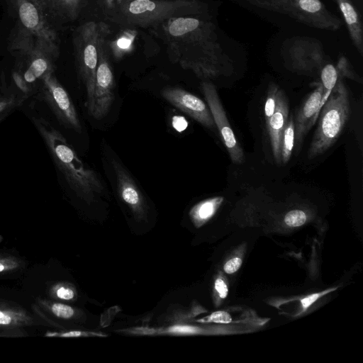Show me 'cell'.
<instances>
[{"mask_svg": "<svg viewBox=\"0 0 363 363\" xmlns=\"http://www.w3.org/2000/svg\"><path fill=\"white\" fill-rule=\"evenodd\" d=\"M169 60L199 78L220 74L224 53L214 25L195 16L169 18L160 24Z\"/></svg>", "mask_w": 363, "mask_h": 363, "instance_id": "1", "label": "cell"}, {"mask_svg": "<svg viewBox=\"0 0 363 363\" xmlns=\"http://www.w3.org/2000/svg\"><path fill=\"white\" fill-rule=\"evenodd\" d=\"M33 120L69 187L88 201L96 194L102 193L104 186L96 172L85 166L62 133L42 118H33Z\"/></svg>", "mask_w": 363, "mask_h": 363, "instance_id": "2", "label": "cell"}, {"mask_svg": "<svg viewBox=\"0 0 363 363\" xmlns=\"http://www.w3.org/2000/svg\"><path fill=\"white\" fill-rule=\"evenodd\" d=\"M206 5L198 0H133L113 6L110 18L117 23L143 28L155 26L175 17L202 14Z\"/></svg>", "mask_w": 363, "mask_h": 363, "instance_id": "3", "label": "cell"}, {"mask_svg": "<svg viewBox=\"0 0 363 363\" xmlns=\"http://www.w3.org/2000/svg\"><path fill=\"white\" fill-rule=\"evenodd\" d=\"M350 112L348 89L340 77L320 110L318 126L308 152L309 159L322 155L335 144L348 121Z\"/></svg>", "mask_w": 363, "mask_h": 363, "instance_id": "4", "label": "cell"}, {"mask_svg": "<svg viewBox=\"0 0 363 363\" xmlns=\"http://www.w3.org/2000/svg\"><path fill=\"white\" fill-rule=\"evenodd\" d=\"M110 33L108 26L104 22L88 21L79 26L74 33L76 67L79 78L86 91V106L91 115L96 72L101 48L106 45Z\"/></svg>", "mask_w": 363, "mask_h": 363, "instance_id": "5", "label": "cell"}, {"mask_svg": "<svg viewBox=\"0 0 363 363\" xmlns=\"http://www.w3.org/2000/svg\"><path fill=\"white\" fill-rule=\"evenodd\" d=\"M9 50L16 58L17 70L31 86L54 72V62L57 57L18 24L10 41Z\"/></svg>", "mask_w": 363, "mask_h": 363, "instance_id": "6", "label": "cell"}, {"mask_svg": "<svg viewBox=\"0 0 363 363\" xmlns=\"http://www.w3.org/2000/svg\"><path fill=\"white\" fill-rule=\"evenodd\" d=\"M254 6L286 14L308 26L331 31L339 30L342 21L321 0H242Z\"/></svg>", "mask_w": 363, "mask_h": 363, "instance_id": "7", "label": "cell"}, {"mask_svg": "<svg viewBox=\"0 0 363 363\" xmlns=\"http://www.w3.org/2000/svg\"><path fill=\"white\" fill-rule=\"evenodd\" d=\"M15 12L18 25L33 35L57 57L59 56V37L57 27L46 13L40 0H7Z\"/></svg>", "mask_w": 363, "mask_h": 363, "instance_id": "8", "label": "cell"}, {"mask_svg": "<svg viewBox=\"0 0 363 363\" xmlns=\"http://www.w3.org/2000/svg\"><path fill=\"white\" fill-rule=\"evenodd\" d=\"M40 81L41 98L58 121L66 128L80 133L82 125L76 108L69 94L54 75V72L46 74Z\"/></svg>", "mask_w": 363, "mask_h": 363, "instance_id": "9", "label": "cell"}, {"mask_svg": "<svg viewBox=\"0 0 363 363\" xmlns=\"http://www.w3.org/2000/svg\"><path fill=\"white\" fill-rule=\"evenodd\" d=\"M201 90L210 109L215 125L222 138L224 145L233 163L240 164L245 161L242 148L237 140L234 132L228 122L215 85L208 81L201 84Z\"/></svg>", "mask_w": 363, "mask_h": 363, "instance_id": "10", "label": "cell"}, {"mask_svg": "<svg viewBox=\"0 0 363 363\" xmlns=\"http://www.w3.org/2000/svg\"><path fill=\"white\" fill-rule=\"evenodd\" d=\"M286 56L294 70L305 74L320 71L325 62L322 44L318 40L308 37L291 40L287 45Z\"/></svg>", "mask_w": 363, "mask_h": 363, "instance_id": "11", "label": "cell"}, {"mask_svg": "<svg viewBox=\"0 0 363 363\" xmlns=\"http://www.w3.org/2000/svg\"><path fill=\"white\" fill-rule=\"evenodd\" d=\"M115 79L105 45L101 48L96 72L93 108L90 116L99 120L108 113L114 99Z\"/></svg>", "mask_w": 363, "mask_h": 363, "instance_id": "12", "label": "cell"}, {"mask_svg": "<svg viewBox=\"0 0 363 363\" xmlns=\"http://www.w3.org/2000/svg\"><path fill=\"white\" fill-rule=\"evenodd\" d=\"M162 96L172 105L189 115L204 127L214 130L216 125L210 109L203 100L178 87H166Z\"/></svg>", "mask_w": 363, "mask_h": 363, "instance_id": "13", "label": "cell"}, {"mask_svg": "<svg viewBox=\"0 0 363 363\" xmlns=\"http://www.w3.org/2000/svg\"><path fill=\"white\" fill-rule=\"evenodd\" d=\"M323 96V87L320 82L316 84L300 106L294 121L295 145L300 149L305 135L318 120Z\"/></svg>", "mask_w": 363, "mask_h": 363, "instance_id": "14", "label": "cell"}, {"mask_svg": "<svg viewBox=\"0 0 363 363\" xmlns=\"http://www.w3.org/2000/svg\"><path fill=\"white\" fill-rule=\"evenodd\" d=\"M289 113L287 98L283 90L279 88L274 112L269 118L265 121L273 156L278 164H281V139L289 118Z\"/></svg>", "mask_w": 363, "mask_h": 363, "instance_id": "15", "label": "cell"}, {"mask_svg": "<svg viewBox=\"0 0 363 363\" xmlns=\"http://www.w3.org/2000/svg\"><path fill=\"white\" fill-rule=\"evenodd\" d=\"M111 163L116 176L118 192L121 199L133 211L140 213L144 206V199L138 186L118 160L113 157Z\"/></svg>", "mask_w": 363, "mask_h": 363, "instance_id": "16", "label": "cell"}, {"mask_svg": "<svg viewBox=\"0 0 363 363\" xmlns=\"http://www.w3.org/2000/svg\"><path fill=\"white\" fill-rule=\"evenodd\" d=\"M46 13L57 27V23H65L77 18L85 0H40Z\"/></svg>", "mask_w": 363, "mask_h": 363, "instance_id": "17", "label": "cell"}, {"mask_svg": "<svg viewBox=\"0 0 363 363\" xmlns=\"http://www.w3.org/2000/svg\"><path fill=\"white\" fill-rule=\"evenodd\" d=\"M347 26L351 40L358 52L363 55V26L359 12L352 0H334Z\"/></svg>", "mask_w": 363, "mask_h": 363, "instance_id": "18", "label": "cell"}, {"mask_svg": "<svg viewBox=\"0 0 363 363\" xmlns=\"http://www.w3.org/2000/svg\"><path fill=\"white\" fill-rule=\"evenodd\" d=\"M223 201V197L216 196L206 199L195 205L189 216L195 226L199 228L209 220Z\"/></svg>", "mask_w": 363, "mask_h": 363, "instance_id": "19", "label": "cell"}, {"mask_svg": "<svg viewBox=\"0 0 363 363\" xmlns=\"http://www.w3.org/2000/svg\"><path fill=\"white\" fill-rule=\"evenodd\" d=\"M136 36L135 30L125 28L111 41L109 47L116 59H120L132 51Z\"/></svg>", "mask_w": 363, "mask_h": 363, "instance_id": "20", "label": "cell"}, {"mask_svg": "<svg viewBox=\"0 0 363 363\" xmlns=\"http://www.w3.org/2000/svg\"><path fill=\"white\" fill-rule=\"evenodd\" d=\"M295 145L294 121L293 116L289 117L282 133L280 146L281 164H286L291 159Z\"/></svg>", "mask_w": 363, "mask_h": 363, "instance_id": "21", "label": "cell"}, {"mask_svg": "<svg viewBox=\"0 0 363 363\" xmlns=\"http://www.w3.org/2000/svg\"><path fill=\"white\" fill-rule=\"evenodd\" d=\"M320 73V82L323 87V96L320 102L321 108L340 77L338 75L335 66L332 64L325 65L321 68Z\"/></svg>", "mask_w": 363, "mask_h": 363, "instance_id": "22", "label": "cell"}, {"mask_svg": "<svg viewBox=\"0 0 363 363\" xmlns=\"http://www.w3.org/2000/svg\"><path fill=\"white\" fill-rule=\"evenodd\" d=\"M335 67L338 72V75L340 77L349 78L350 79L362 83V79L358 74H356L345 56L341 55L339 57Z\"/></svg>", "mask_w": 363, "mask_h": 363, "instance_id": "23", "label": "cell"}, {"mask_svg": "<svg viewBox=\"0 0 363 363\" xmlns=\"http://www.w3.org/2000/svg\"><path fill=\"white\" fill-rule=\"evenodd\" d=\"M306 214L302 210H292L288 212L284 217L285 223L290 227H298L303 225L306 221Z\"/></svg>", "mask_w": 363, "mask_h": 363, "instance_id": "24", "label": "cell"}, {"mask_svg": "<svg viewBox=\"0 0 363 363\" xmlns=\"http://www.w3.org/2000/svg\"><path fill=\"white\" fill-rule=\"evenodd\" d=\"M196 322L201 323H215L226 324L232 322V318L228 312L219 311L213 312L204 318L197 319Z\"/></svg>", "mask_w": 363, "mask_h": 363, "instance_id": "25", "label": "cell"}, {"mask_svg": "<svg viewBox=\"0 0 363 363\" xmlns=\"http://www.w3.org/2000/svg\"><path fill=\"white\" fill-rule=\"evenodd\" d=\"M14 95H10L0 98V121L1 117L5 116L6 113L11 111L15 106L19 105L22 100H20Z\"/></svg>", "mask_w": 363, "mask_h": 363, "instance_id": "26", "label": "cell"}, {"mask_svg": "<svg viewBox=\"0 0 363 363\" xmlns=\"http://www.w3.org/2000/svg\"><path fill=\"white\" fill-rule=\"evenodd\" d=\"M46 336H57V337H89V336H96V337H106L107 336L106 334L101 333H96V332H87V331H79V330H73L65 333H48L45 334Z\"/></svg>", "mask_w": 363, "mask_h": 363, "instance_id": "27", "label": "cell"}, {"mask_svg": "<svg viewBox=\"0 0 363 363\" xmlns=\"http://www.w3.org/2000/svg\"><path fill=\"white\" fill-rule=\"evenodd\" d=\"M51 310L57 317L61 318H70L74 314V311L71 306L60 303H53Z\"/></svg>", "mask_w": 363, "mask_h": 363, "instance_id": "28", "label": "cell"}, {"mask_svg": "<svg viewBox=\"0 0 363 363\" xmlns=\"http://www.w3.org/2000/svg\"><path fill=\"white\" fill-rule=\"evenodd\" d=\"M336 289V288L326 289L323 291L315 293L310 294L300 300L301 303L302 305L303 311H306L311 304H313L315 301H317L320 297L324 295L333 291Z\"/></svg>", "mask_w": 363, "mask_h": 363, "instance_id": "29", "label": "cell"}, {"mask_svg": "<svg viewBox=\"0 0 363 363\" xmlns=\"http://www.w3.org/2000/svg\"><path fill=\"white\" fill-rule=\"evenodd\" d=\"M13 79L17 87L25 94H28L33 89V86L27 83L23 79L22 74L16 70L12 74Z\"/></svg>", "mask_w": 363, "mask_h": 363, "instance_id": "30", "label": "cell"}, {"mask_svg": "<svg viewBox=\"0 0 363 363\" xmlns=\"http://www.w3.org/2000/svg\"><path fill=\"white\" fill-rule=\"evenodd\" d=\"M242 264V259L240 257L230 259L223 266V269L227 274H233L238 271Z\"/></svg>", "mask_w": 363, "mask_h": 363, "instance_id": "31", "label": "cell"}, {"mask_svg": "<svg viewBox=\"0 0 363 363\" xmlns=\"http://www.w3.org/2000/svg\"><path fill=\"white\" fill-rule=\"evenodd\" d=\"M214 288L221 298H226L228 293V289L227 284L222 278L219 277L216 279Z\"/></svg>", "mask_w": 363, "mask_h": 363, "instance_id": "32", "label": "cell"}, {"mask_svg": "<svg viewBox=\"0 0 363 363\" xmlns=\"http://www.w3.org/2000/svg\"><path fill=\"white\" fill-rule=\"evenodd\" d=\"M56 295L60 299L69 301L74 297V291L69 287L60 286L57 289Z\"/></svg>", "mask_w": 363, "mask_h": 363, "instance_id": "33", "label": "cell"}, {"mask_svg": "<svg viewBox=\"0 0 363 363\" xmlns=\"http://www.w3.org/2000/svg\"><path fill=\"white\" fill-rule=\"evenodd\" d=\"M173 128L177 132L184 131L188 126V122L183 116H175L172 118V122Z\"/></svg>", "mask_w": 363, "mask_h": 363, "instance_id": "34", "label": "cell"}, {"mask_svg": "<svg viewBox=\"0 0 363 363\" xmlns=\"http://www.w3.org/2000/svg\"><path fill=\"white\" fill-rule=\"evenodd\" d=\"M12 322V317L1 311H0V325H9Z\"/></svg>", "mask_w": 363, "mask_h": 363, "instance_id": "35", "label": "cell"}, {"mask_svg": "<svg viewBox=\"0 0 363 363\" xmlns=\"http://www.w3.org/2000/svg\"><path fill=\"white\" fill-rule=\"evenodd\" d=\"M121 0H106V4L109 9H112L113 6L121 2Z\"/></svg>", "mask_w": 363, "mask_h": 363, "instance_id": "36", "label": "cell"}, {"mask_svg": "<svg viewBox=\"0 0 363 363\" xmlns=\"http://www.w3.org/2000/svg\"><path fill=\"white\" fill-rule=\"evenodd\" d=\"M5 269L4 265L0 262V272H3Z\"/></svg>", "mask_w": 363, "mask_h": 363, "instance_id": "37", "label": "cell"}, {"mask_svg": "<svg viewBox=\"0 0 363 363\" xmlns=\"http://www.w3.org/2000/svg\"><path fill=\"white\" fill-rule=\"evenodd\" d=\"M133 1V0H121V1Z\"/></svg>", "mask_w": 363, "mask_h": 363, "instance_id": "38", "label": "cell"}, {"mask_svg": "<svg viewBox=\"0 0 363 363\" xmlns=\"http://www.w3.org/2000/svg\"><path fill=\"white\" fill-rule=\"evenodd\" d=\"M0 98H1V94H0Z\"/></svg>", "mask_w": 363, "mask_h": 363, "instance_id": "39", "label": "cell"}]
</instances>
